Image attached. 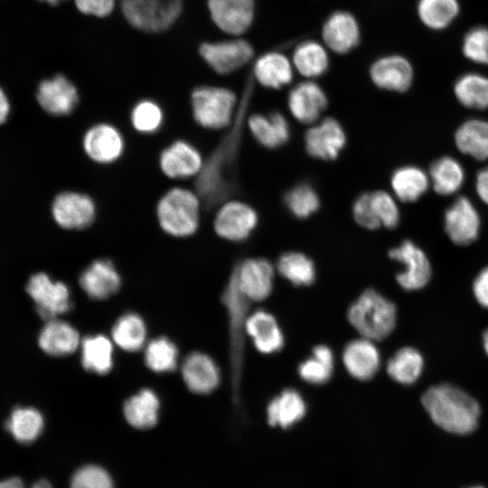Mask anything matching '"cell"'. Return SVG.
Returning <instances> with one entry per match:
<instances>
[{
    "label": "cell",
    "instance_id": "1",
    "mask_svg": "<svg viewBox=\"0 0 488 488\" xmlns=\"http://www.w3.org/2000/svg\"><path fill=\"white\" fill-rule=\"evenodd\" d=\"M252 89V80H249L232 124L194 178L193 190L199 195L202 207L207 210L219 207L239 190L238 160Z\"/></svg>",
    "mask_w": 488,
    "mask_h": 488
},
{
    "label": "cell",
    "instance_id": "2",
    "mask_svg": "<svg viewBox=\"0 0 488 488\" xmlns=\"http://www.w3.org/2000/svg\"><path fill=\"white\" fill-rule=\"evenodd\" d=\"M421 401L434 423L449 433L466 435L477 427L479 404L455 386H433L422 395Z\"/></svg>",
    "mask_w": 488,
    "mask_h": 488
},
{
    "label": "cell",
    "instance_id": "3",
    "mask_svg": "<svg viewBox=\"0 0 488 488\" xmlns=\"http://www.w3.org/2000/svg\"><path fill=\"white\" fill-rule=\"evenodd\" d=\"M221 302L226 309L229 323L232 398L234 403L238 405L244 363L246 323L250 314V301L240 291L232 272L222 291Z\"/></svg>",
    "mask_w": 488,
    "mask_h": 488
},
{
    "label": "cell",
    "instance_id": "4",
    "mask_svg": "<svg viewBox=\"0 0 488 488\" xmlns=\"http://www.w3.org/2000/svg\"><path fill=\"white\" fill-rule=\"evenodd\" d=\"M202 207V201L194 190L174 187L157 202L158 225L169 236L191 237L199 229Z\"/></svg>",
    "mask_w": 488,
    "mask_h": 488
},
{
    "label": "cell",
    "instance_id": "5",
    "mask_svg": "<svg viewBox=\"0 0 488 488\" xmlns=\"http://www.w3.org/2000/svg\"><path fill=\"white\" fill-rule=\"evenodd\" d=\"M347 319L361 337L381 341L395 328L397 309L394 303L370 288L350 305Z\"/></svg>",
    "mask_w": 488,
    "mask_h": 488
},
{
    "label": "cell",
    "instance_id": "6",
    "mask_svg": "<svg viewBox=\"0 0 488 488\" xmlns=\"http://www.w3.org/2000/svg\"><path fill=\"white\" fill-rule=\"evenodd\" d=\"M238 99L233 91L216 86H199L192 89L191 106L195 122L203 128L229 127L234 119Z\"/></svg>",
    "mask_w": 488,
    "mask_h": 488
},
{
    "label": "cell",
    "instance_id": "7",
    "mask_svg": "<svg viewBox=\"0 0 488 488\" xmlns=\"http://www.w3.org/2000/svg\"><path fill=\"white\" fill-rule=\"evenodd\" d=\"M127 21L146 33L169 29L180 16L183 0H120Z\"/></svg>",
    "mask_w": 488,
    "mask_h": 488
},
{
    "label": "cell",
    "instance_id": "8",
    "mask_svg": "<svg viewBox=\"0 0 488 488\" xmlns=\"http://www.w3.org/2000/svg\"><path fill=\"white\" fill-rule=\"evenodd\" d=\"M26 291L33 300L38 314L45 321L58 318L71 308L67 285L52 280L46 273L33 274L27 282Z\"/></svg>",
    "mask_w": 488,
    "mask_h": 488
},
{
    "label": "cell",
    "instance_id": "9",
    "mask_svg": "<svg viewBox=\"0 0 488 488\" xmlns=\"http://www.w3.org/2000/svg\"><path fill=\"white\" fill-rule=\"evenodd\" d=\"M258 223V215L249 204L229 200L219 206L213 221L215 233L232 242L248 239Z\"/></svg>",
    "mask_w": 488,
    "mask_h": 488
},
{
    "label": "cell",
    "instance_id": "10",
    "mask_svg": "<svg viewBox=\"0 0 488 488\" xmlns=\"http://www.w3.org/2000/svg\"><path fill=\"white\" fill-rule=\"evenodd\" d=\"M231 272L240 291L250 302H260L272 293L275 268L264 258H248L239 261Z\"/></svg>",
    "mask_w": 488,
    "mask_h": 488
},
{
    "label": "cell",
    "instance_id": "11",
    "mask_svg": "<svg viewBox=\"0 0 488 488\" xmlns=\"http://www.w3.org/2000/svg\"><path fill=\"white\" fill-rule=\"evenodd\" d=\"M55 222L65 230H84L96 219L93 199L83 192L66 191L57 194L52 204Z\"/></svg>",
    "mask_w": 488,
    "mask_h": 488
},
{
    "label": "cell",
    "instance_id": "12",
    "mask_svg": "<svg viewBox=\"0 0 488 488\" xmlns=\"http://www.w3.org/2000/svg\"><path fill=\"white\" fill-rule=\"evenodd\" d=\"M199 53L217 73L230 74L247 64L254 55L251 44L243 39L202 42Z\"/></svg>",
    "mask_w": 488,
    "mask_h": 488
},
{
    "label": "cell",
    "instance_id": "13",
    "mask_svg": "<svg viewBox=\"0 0 488 488\" xmlns=\"http://www.w3.org/2000/svg\"><path fill=\"white\" fill-rule=\"evenodd\" d=\"M305 148L313 158L333 161L344 148L347 141L342 124L333 117H326L310 127L305 134Z\"/></svg>",
    "mask_w": 488,
    "mask_h": 488
},
{
    "label": "cell",
    "instance_id": "14",
    "mask_svg": "<svg viewBox=\"0 0 488 488\" xmlns=\"http://www.w3.org/2000/svg\"><path fill=\"white\" fill-rule=\"evenodd\" d=\"M82 147L91 161L99 164H109L122 156L125 151V140L115 126L108 123H98L84 133Z\"/></svg>",
    "mask_w": 488,
    "mask_h": 488
},
{
    "label": "cell",
    "instance_id": "15",
    "mask_svg": "<svg viewBox=\"0 0 488 488\" xmlns=\"http://www.w3.org/2000/svg\"><path fill=\"white\" fill-rule=\"evenodd\" d=\"M389 257L404 265V271L396 277L399 285L406 290L424 287L431 277V265L425 252L411 240L406 239L389 251Z\"/></svg>",
    "mask_w": 488,
    "mask_h": 488
},
{
    "label": "cell",
    "instance_id": "16",
    "mask_svg": "<svg viewBox=\"0 0 488 488\" xmlns=\"http://www.w3.org/2000/svg\"><path fill=\"white\" fill-rule=\"evenodd\" d=\"M201 152L191 143L178 139L164 148L159 155V167L171 179L196 177L203 165Z\"/></svg>",
    "mask_w": 488,
    "mask_h": 488
},
{
    "label": "cell",
    "instance_id": "17",
    "mask_svg": "<svg viewBox=\"0 0 488 488\" xmlns=\"http://www.w3.org/2000/svg\"><path fill=\"white\" fill-rule=\"evenodd\" d=\"M480 225L478 211L467 197H458L445 213L446 232L456 245L474 242L479 235Z\"/></svg>",
    "mask_w": 488,
    "mask_h": 488
},
{
    "label": "cell",
    "instance_id": "18",
    "mask_svg": "<svg viewBox=\"0 0 488 488\" xmlns=\"http://www.w3.org/2000/svg\"><path fill=\"white\" fill-rule=\"evenodd\" d=\"M208 9L219 29L231 35L244 33L255 15V0H208Z\"/></svg>",
    "mask_w": 488,
    "mask_h": 488
},
{
    "label": "cell",
    "instance_id": "19",
    "mask_svg": "<svg viewBox=\"0 0 488 488\" xmlns=\"http://www.w3.org/2000/svg\"><path fill=\"white\" fill-rule=\"evenodd\" d=\"M37 101L43 110L52 116L70 114L79 102L76 86L64 75L57 74L41 81L36 92Z\"/></svg>",
    "mask_w": 488,
    "mask_h": 488
},
{
    "label": "cell",
    "instance_id": "20",
    "mask_svg": "<svg viewBox=\"0 0 488 488\" xmlns=\"http://www.w3.org/2000/svg\"><path fill=\"white\" fill-rule=\"evenodd\" d=\"M181 374L187 389L198 395L212 392L221 381L217 363L210 355L202 352H192L185 357Z\"/></svg>",
    "mask_w": 488,
    "mask_h": 488
},
{
    "label": "cell",
    "instance_id": "21",
    "mask_svg": "<svg viewBox=\"0 0 488 488\" xmlns=\"http://www.w3.org/2000/svg\"><path fill=\"white\" fill-rule=\"evenodd\" d=\"M79 283L89 298L105 300L119 290L121 277L111 260L97 258L80 273Z\"/></svg>",
    "mask_w": 488,
    "mask_h": 488
},
{
    "label": "cell",
    "instance_id": "22",
    "mask_svg": "<svg viewBox=\"0 0 488 488\" xmlns=\"http://www.w3.org/2000/svg\"><path fill=\"white\" fill-rule=\"evenodd\" d=\"M292 116L300 123L315 122L328 106V98L319 84L312 80L294 86L287 96Z\"/></svg>",
    "mask_w": 488,
    "mask_h": 488
},
{
    "label": "cell",
    "instance_id": "23",
    "mask_svg": "<svg viewBox=\"0 0 488 488\" xmlns=\"http://www.w3.org/2000/svg\"><path fill=\"white\" fill-rule=\"evenodd\" d=\"M411 63L401 55H388L375 61L370 69L372 82L380 89L404 92L413 81Z\"/></svg>",
    "mask_w": 488,
    "mask_h": 488
},
{
    "label": "cell",
    "instance_id": "24",
    "mask_svg": "<svg viewBox=\"0 0 488 488\" xmlns=\"http://www.w3.org/2000/svg\"><path fill=\"white\" fill-rule=\"evenodd\" d=\"M342 358L348 373L359 380L372 379L380 365L377 346L373 341L364 337L350 341L343 348Z\"/></svg>",
    "mask_w": 488,
    "mask_h": 488
},
{
    "label": "cell",
    "instance_id": "25",
    "mask_svg": "<svg viewBox=\"0 0 488 488\" xmlns=\"http://www.w3.org/2000/svg\"><path fill=\"white\" fill-rule=\"evenodd\" d=\"M322 35L327 48L345 54L360 42V27L355 17L346 11H335L324 23Z\"/></svg>",
    "mask_w": 488,
    "mask_h": 488
},
{
    "label": "cell",
    "instance_id": "26",
    "mask_svg": "<svg viewBox=\"0 0 488 488\" xmlns=\"http://www.w3.org/2000/svg\"><path fill=\"white\" fill-rule=\"evenodd\" d=\"M246 333L255 348L263 354H273L283 349L284 333L276 317L260 309L249 314L246 323Z\"/></svg>",
    "mask_w": 488,
    "mask_h": 488
},
{
    "label": "cell",
    "instance_id": "27",
    "mask_svg": "<svg viewBox=\"0 0 488 488\" xmlns=\"http://www.w3.org/2000/svg\"><path fill=\"white\" fill-rule=\"evenodd\" d=\"M253 137L262 146L277 149L290 139V126L285 116L273 111L269 114L255 113L246 121Z\"/></svg>",
    "mask_w": 488,
    "mask_h": 488
},
{
    "label": "cell",
    "instance_id": "28",
    "mask_svg": "<svg viewBox=\"0 0 488 488\" xmlns=\"http://www.w3.org/2000/svg\"><path fill=\"white\" fill-rule=\"evenodd\" d=\"M266 411L269 426L287 429L304 418L307 407L299 391L287 388L270 399Z\"/></svg>",
    "mask_w": 488,
    "mask_h": 488
},
{
    "label": "cell",
    "instance_id": "29",
    "mask_svg": "<svg viewBox=\"0 0 488 488\" xmlns=\"http://www.w3.org/2000/svg\"><path fill=\"white\" fill-rule=\"evenodd\" d=\"M80 343L78 330L70 323L58 318L46 321L38 337L40 348L53 357L73 353Z\"/></svg>",
    "mask_w": 488,
    "mask_h": 488
},
{
    "label": "cell",
    "instance_id": "30",
    "mask_svg": "<svg viewBox=\"0 0 488 488\" xmlns=\"http://www.w3.org/2000/svg\"><path fill=\"white\" fill-rule=\"evenodd\" d=\"M160 399L150 388L141 389L123 404V415L133 427L145 430L154 427L159 419Z\"/></svg>",
    "mask_w": 488,
    "mask_h": 488
},
{
    "label": "cell",
    "instance_id": "31",
    "mask_svg": "<svg viewBox=\"0 0 488 488\" xmlns=\"http://www.w3.org/2000/svg\"><path fill=\"white\" fill-rule=\"evenodd\" d=\"M255 80L263 87L279 89L293 79V66L288 58L278 52H267L256 61L253 67Z\"/></svg>",
    "mask_w": 488,
    "mask_h": 488
},
{
    "label": "cell",
    "instance_id": "32",
    "mask_svg": "<svg viewBox=\"0 0 488 488\" xmlns=\"http://www.w3.org/2000/svg\"><path fill=\"white\" fill-rule=\"evenodd\" d=\"M80 362L83 369L98 375H107L114 366V347L104 334L88 335L80 343Z\"/></svg>",
    "mask_w": 488,
    "mask_h": 488
},
{
    "label": "cell",
    "instance_id": "33",
    "mask_svg": "<svg viewBox=\"0 0 488 488\" xmlns=\"http://www.w3.org/2000/svg\"><path fill=\"white\" fill-rule=\"evenodd\" d=\"M146 324L135 312L121 314L111 328L113 342L123 351L135 352L141 350L146 341Z\"/></svg>",
    "mask_w": 488,
    "mask_h": 488
},
{
    "label": "cell",
    "instance_id": "34",
    "mask_svg": "<svg viewBox=\"0 0 488 488\" xmlns=\"http://www.w3.org/2000/svg\"><path fill=\"white\" fill-rule=\"evenodd\" d=\"M455 142L463 154L480 161L488 159V122L481 119L465 121L456 130Z\"/></svg>",
    "mask_w": 488,
    "mask_h": 488
},
{
    "label": "cell",
    "instance_id": "35",
    "mask_svg": "<svg viewBox=\"0 0 488 488\" xmlns=\"http://www.w3.org/2000/svg\"><path fill=\"white\" fill-rule=\"evenodd\" d=\"M391 188L403 202L418 201L428 189L429 180L426 173L413 165L396 169L390 177Z\"/></svg>",
    "mask_w": 488,
    "mask_h": 488
},
{
    "label": "cell",
    "instance_id": "36",
    "mask_svg": "<svg viewBox=\"0 0 488 488\" xmlns=\"http://www.w3.org/2000/svg\"><path fill=\"white\" fill-rule=\"evenodd\" d=\"M5 427L17 442L30 444L42 434L44 418L42 414L34 408L17 407L12 411Z\"/></svg>",
    "mask_w": 488,
    "mask_h": 488
},
{
    "label": "cell",
    "instance_id": "37",
    "mask_svg": "<svg viewBox=\"0 0 488 488\" xmlns=\"http://www.w3.org/2000/svg\"><path fill=\"white\" fill-rule=\"evenodd\" d=\"M293 66L305 78L322 76L328 69L329 59L325 48L315 41H305L299 43L292 59Z\"/></svg>",
    "mask_w": 488,
    "mask_h": 488
},
{
    "label": "cell",
    "instance_id": "38",
    "mask_svg": "<svg viewBox=\"0 0 488 488\" xmlns=\"http://www.w3.org/2000/svg\"><path fill=\"white\" fill-rule=\"evenodd\" d=\"M334 356L332 349L324 344L313 348L312 355L302 361L297 368L299 377L307 383L323 385L333 376Z\"/></svg>",
    "mask_w": 488,
    "mask_h": 488
},
{
    "label": "cell",
    "instance_id": "39",
    "mask_svg": "<svg viewBox=\"0 0 488 488\" xmlns=\"http://www.w3.org/2000/svg\"><path fill=\"white\" fill-rule=\"evenodd\" d=\"M280 276L296 286L312 285L316 277L314 261L299 251H286L281 254L277 262Z\"/></svg>",
    "mask_w": 488,
    "mask_h": 488
},
{
    "label": "cell",
    "instance_id": "40",
    "mask_svg": "<svg viewBox=\"0 0 488 488\" xmlns=\"http://www.w3.org/2000/svg\"><path fill=\"white\" fill-rule=\"evenodd\" d=\"M434 191L440 195L456 192L465 180V171L458 161L443 156L434 161L429 168Z\"/></svg>",
    "mask_w": 488,
    "mask_h": 488
},
{
    "label": "cell",
    "instance_id": "41",
    "mask_svg": "<svg viewBox=\"0 0 488 488\" xmlns=\"http://www.w3.org/2000/svg\"><path fill=\"white\" fill-rule=\"evenodd\" d=\"M423 366L424 360L420 352L412 347H404L389 359L387 372L393 380L409 385L419 378Z\"/></svg>",
    "mask_w": 488,
    "mask_h": 488
},
{
    "label": "cell",
    "instance_id": "42",
    "mask_svg": "<svg viewBox=\"0 0 488 488\" xmlns=\"http://www.w3.org/2000/svg\"><path fill=\"white\" fill-rule=\"evenodd\" d=\"M176 344L165 336L151 340L145 346L144 361L146 367L156 373L174 371L178 363Z\"/></svg>",
    "mask_w": 488,
    "mask_h": 488
},
{
    "label": "cell",
    "instance_id": "43",
    "mask_svg": "<svg viewBox=\"0 0 488 488\" xmlns=\"http://www.w3.org/2000/svg\"><path fill=\"white\" fill-rule=\"evenodd\" d=\"M460 11L458 0H419L418 14L420 21L433 30L448 27Z\"/></svg>",
    "mask_w": 488,
    "mask_h": 488
},
{
    "label": "cell",
    "instance_id": "44",
    "mask_svg": "<svg viewBox=\"0 0 488 488\" xmlns=\"http://www.w3.org/2000/svg\"><path fill=\"white\" fill-rule=\"evenodd\" d=\"M454 92L465 107L477 109L488 108V78L485 76L464 74L455 83Z\"/></svg>",
    "mask_w": 488,
    "mask_h": 488
},
{
    "label": "cell",
    "instance_id": "45",
    "mask_svg": "<svg viewBox=\"0 0 488 488\" xmlns=\"http://www.w3.org/2000/svg\"><path fill=\"white\" fill-rule=\"evenodd\" d=\"M284 203L294 217L305 220L319 210L321 202L315 188L307 182H301L286 191Z\"/></svg>",
    "mask_w": 488,
    "mask_h": 488
},
{
    "label": "cell",
    "instance_id": "46",
    "mask_svg": "<svg viewBox=\"0 0 488 488\" xmlns=\"http://www.w3.org/2000/svg\"><path fill=\"white\" fill-rule=\"evenodd\" d=\"M131 125L140 134L149 135L158 131L164 122V112L152 99H142L135 104L130 113Z\"/></svg>",
    "mask_w": 488,
    "mask_h": 488
},
{
    "label": "cell",
    "instance_id": "47",
    "mask_svg": "<svg viewBox=\"0 0 488 488\" xmlns=\"http://www.w3.org/2000/svg\"><path fill=\"white\" fill-rule=\"evenodd\" d=\"M70 488H114L109 473L97 465H85L72 474Z\"/></svg>",
    "mask_w": 488,
    "mask_h": 488
},
{
    "label": "cell",
    "instance_id": "48",
    "mask_svg": "<svg viewBox=\"0 0 488 488\" xmlns=\"http://www.w3.org/2000/svg\"><path fill=\"white\" fill-rule=\"evenodd\" d=\"M371 202L373 211L381 226L388 229L396 228L400 220L399 209L394 198L383 190L371 192Z\"/></svg>",
    "mask_w": 488,
    "mask_h": 488
},
{
    "label": "cell",
    "instance_id": "49",
    "mask_svg": "<svg viewBox=\"0 0 488 488\" xmlns=\"http://www.w3.org/2000/svg\"><path fill=\"white\" fill-rule=\"evenodd\" d=\"M462 52L468 60L488 65V28L477 26L464 37Z\"/></svg>",
    "mask_w": 488,
    "mask_h": 488
},
{
    "label": "cell",
    "instance_id": "50",
    "mask_svg": "<svg viewBox=\"0 0 488 488\" xmlns=\"http://www.w3.org/2000/svg\"><path fill=\"white\" fill-rule=\"evenodd\" d=\"M352 216L356 223L364 229L373 230L381 226L373 211L370 192L357 196L352 204Z\"/></svg>",
    "mask_w": 488,
    "mask_h": 488
},
{
    "label": "cell",
    "instance_id": "51",
    "mask_svg": "<svg viewBox=\"0 0 488 488\" xmlns=\"http://www.w3.org/2000/svg\"><path fill=\"white\" fill-rule=\"evenodd\" d=\"M116 0H75L80 12L97 17H105L114 9Z\"/></svg>",
    "mask_w": 488,
    "mask_h": 488
},
{
    "label": "cell",
    "instance_id": "52",
    "mask_svg": "<svg viewBox=\"0 0 488 488\" xmlns=\"http://www.w3.org/2000/svg\"><path fill=\"white\" fill-rule=\"evenodd\" d=\"M474 294L478 303L488 308V267H484L475 278Z\"/></svg>",
    "mask_w": 488,
    "mask_h": 488
},
{
    "label": "cell",
    "instance_id": "53",
    "mask_svg": "<svg viewBox=\"0 0 488 488\" xmlns=\"http://www.w3.org/2000/svg\"><path fill=\"white\" fill-rule=\"evenodd\" d=\"M0 488H24L23 482L19 477H10L0 481ZM31 488H52L45 479L36 481Z\"/></svg>",
    "mask_w": 488,
    "mask_h": 488
},
{
    "label": "cell",
    "instance_id": "54",
    "mask_svg": "<svg viewBox=\"0 0 488 488\" xmlns=\"http://www.w3.org/2000/svg\"><path fill=\"white\" fill-rule=\"evenodd\" d=\"M475 189L479 198L488 205V167L478 172Z\"/></svg>",
    "mask_w": 488,
    "mask_h": 488
},
{
    "label": "cell",
    "instance_id": "55",
    "mask_svg": "<svg viewBox=\"0 0 488 488\" xmlns=\"http://www.w3.org/2000/svg\"><path fill=\"white\" fill-rule=\"evenodd\" d=\"M9 112L10 104L8 99L4 90L0 88V125L5 122Z\"/></svg>",
    "mask_w": 488,
    "mask_h": 488
},
{
    "label": "cell",
    "instance_id": "56",
    "mask_svg": "<svg viewBox=\"0 0 488 488\" xmlns=\"http://www.w3.org/2000/svg\"><path fill=\"white\" fill-rule=\"evenodd\" d=\"M483 348L488 355V329L483 333Z\"/></svg>",
    "mask_w": 488,
    "mask_h": 488
},
{
    "label": "cell",
    "instance_id": "57",
    "mask_svg": "<svg viewBox=\"0 0 488 488\" xmlns=\"http://www.w3.org/2000/svg\"><path fill=\"white\" fill-rule=\"evenodd\" d=\"M40 1H44V2H47L52 5H58L60 2H61L62 0H40Z\"/></svg>",
    "mask_w": 488,
    "mask_h": 488
},
{
    "label": "cell",
    "instance_id": "58",
    "mask_svg": "<svg viewBox=\"0 0 488 488\" xmlns=\"http://www.w3.org/2000/svg\"><path fill=\"white\" fill-rule=\"evenodd\" d=\"M468 488H483V486L476 485V486H471V487H468Z\"/></svg>",
    "mask_w": 488,
    "mask_h": 488
}]
</instances>
